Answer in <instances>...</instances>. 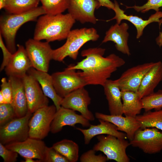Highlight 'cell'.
<instances>
[{
    "mask_svg": "<svg viewBox=\"0 0 162 162\" xmlns=\"http://www.w3.org/2000/svg\"><path fill=\"white\" fill-rule=\"evenodd\" d=\"M105 50L101 48L84 50L81 55L86 58L76 64H71L66 68L81 70L82 71L78 72L86 85L103 86L112 74L125 63L123 58L115 54L103 57Z\"/></svg>",
    "mask_w": 162,
    "mask_h": 162,
    "instance_id": "1",
    "label": "cell"
},
{
    "mask_svg": "<svg viewBox=\"0 0 162 162\" xmlns=\"http://www.w3.org/2000/svg\"><path fill=\"white\" fill-rule=\"evenodd\" d=\"M75 21L68 13L43 15L37 20L33 39L48 42L66 39Z\"/></svg>",
    "mask_w": 162,
    "mask_h": 162,
    "instance_id": "2",
    "label": "cell"
},
{
    "mask_svg": "<svg viewBox=\"0 0 162 162\" xmlns=\"http://www.w3.org/2000/svg\"><path fill=\"white\" fill-rule=\"evenodd\" d=\"M46 14L41 6L19 14H10L1 16L0 34L4 40L6 46L14 54L16 51L15 43L16 34L20 28L24 23L37 20L40 16Z\"/></svg>",
    "mask_w": 162,
    "mask_h": 162,
    "instance_id": "3",
    "label": "cell"
},
{
    "mask_svg": "<svg viewBox=\"0 0 162 162\" xmlns=\"http://www.w3.org/2000/svg\"><path fill=\"white\" fill-rule=\"evenodd\" d=\"M99 37L97 30L93 28H84L71 30L65 43L61 46L53 50L52 59L62 62L68 56L76 60L79 51L82 46L89 41L97 40Z\"/></svg>",
    "mask_w": 162,
    "mask_h": 162,
    "instance_id": "4",
    "label": "cell"
},
{
    "mask_svg": "<svg viewBox=\"0 0 162 162\" xmlns=\"http://www.w3.org/2000/svg\"><path fill=\"white\" fill-rule=\"evenodd\" d=\"M97 138L98 142L94 145L93 149L96 152H103L108 160H114L117 162L130 161L126 150L130 144L125 139L110 135H98Z\"/></svg>",
    "mask_w": 162,
    "mask_h": 162,
    "instance_id": "5",
    "label": "cell"
},
{
    "mask_svg": "<svg viewBox=\"0 0 162 162\" xmlns=\"http://www.w3.org/2000/svg\"><path fill=\"white\" fill-rule=\"evenodd\" d=\"M33 114L16 118L0 126V142L5 146L23 141L29 137V120Z\"/></svg>",
    "mask_w": 162,
    "mask_h": 162,
    "instance_id": "6",
    "label": "cell"
},
{
    "mask_svg": "<svg viewBox=\"0 0 162 162\" xmlns=\"http://www.w3.org/2000/svg\"><path fill=\"white\" fill-rule=\"evenodd\" d=\"M57 110L54 105L47 106L35 111L29 122V137L42 140L50 131L51 125Z\"/></svg>",
    "mask_w": 162,
    "mask_h": 162,
    "instance_id": "7",
    "label": "cell"
},
{
    "mask_svg": "<svg viewBox=\"0 0 162 162\" xmlns=\"http://www.w3.org/2000/svg\"><path fill=\"white\" fill-rule=\"evenodd\" d=\"M49 43L34 39H30L25 43V48L32 67L38 70L48 71L53 50Z\"/></svg>",
    "mask_w": 162,
    "mask_h": 162,
    "instance_id": "8",
    "label": "cell"
},
{
    "mask_svg": "<svg viewBox=\"0 0 162 162\" xmlns=\"http://www.w3.org/2000/svg\"><path fill=\"white\" fill-rule=\"evenodd\" d=\"M130 143L146 154L159 153L162 151V132L154 128H140L136 132Z\"/></svg>",
    "mask_w": 162,
    "mask_h": 162,
    "instance_id": "9",
    "label": "cell"
},
{
    "mask_svg": "<svg viewBox=\"0 0 162 162\" xmlns=\"http://www.w3.org/2000/svg\"><path fill=\"white\" fill-rule=\"evenodd\" d=\"M51 76L56 92L62 98L86 85L75 70L66 68L63 71L52 74Z\"/></svg>",
    "mask_w": 162,
    "mask_h": 162,
    "instance_id": "10",
    "label": "cell"
},
{
    "mask_svg": "<svg viewBox=\"0 0 162 162\" xmlns=\"http://www.w3.org/2000/svg\"><path fill=\"white\" fill-rule=\"evenodd\" d=\"M155 63L150 62L138 64L124 72L118 79L115 80L121 91L137 92L143 77Z\"/></svg>",
    "mask_w": 162,
    "mask_h": 162,
    "instance_id": "11",
    "label": "cell"
},
{
    "mask_svg": "<svg viewBox=\"0 0 162 162\" xmlns=\"http://www.w3.org/2000/svg\"><path fill=\"white\" fill-rule=\"evenodd\" d=\"M22 80L28 112L33 114L38 109L48 105V97L44 94L39 82L33 77L27 74Z\"/></svg>",
    "mask_w": 162,
    "mask_h": 162,
    "instance_id": "12",
    "label": "cell"
},
{
    "mask_svg": "<svg viewBox=\"0 0 162 162\" xmlns=\"http://www.w3.org/2000/svg\"><path fill=\"white\" fill-rule=\"evenodd\" d=\"M91 98L84 87L78 88L62 98L61 106L79 112L89 121H93L95 117L88 109Z\"/></svg>",
    "mask_w": 162,
    "mask_h": 162,
    "instance_id": "13",
    "label": "cell"
},
{
    "mask_svg": "<svg viewBox=\"0 0 162 162\" xmlns=\"http://www.w3.org/2000/svg\"><path fill=\"white\" fill-rule=\"evenodd\" d=\"M24 158L36 159L43 162L47 147L42 140L28 137L25 140L5 145Z\"/></svg>",
    "mask_w": 162,
    "mask_h": 162,
    "instance_id": "14",
    "label": "cell"
},
{
    "mask_svg": "<svg viewBox=\"0 0 162 162\" xmlns=\"http://www.w3.org/2000/svg\"><path fill=\"white\" fill-rule=\"evenodd\" d=\"M100 7L96 0H70L68 10V13L75 20L82 23L94 24L97 21L94 11Z\"/></svg>",
    "mask_w": 162,
    "mask_h": 162,
    "instance_id": "15",
    "label": "cell"
},
{
    "mask_svg": "<svg viewBox=\"0 0 162 162\" xmlns=\"http://www.w3.org/2000/svg\"><path fill=\"white\" fill-rule=\"evenodd\" d=\"M77 124L84 127H89V121L82 115L76 113L75 111L61 106L57 110L52 122L50 132L56 134L60 132L65 126L75 127Z\"/></svg>",
    "mask_w": 162,
    "mask_h": 162,
    "instance_id": "16",
    "label": "cell"
},
{
    "mask_svg": "<svg viewBox=\"0 0 162 162\" xmlns=\"http://www.w3.org/2000/svg\"><path fill=\"white\" fill-rule=\"evenodd\" d=\"M17 46L16 51L13 54L4 70L8 77L22 78L32 66L25 47L20 44H17Z\"/></svg>",
    "mask_w": 162,
    "mask_h": 162,
    "instance_id": "17",
    "label": "cell"
},
{
    "mask_svg": "<svg viewBox=\"0 0 162 162\" xmlns=\"http://www.w3.org/2000/svg\"><path fill=\"white\" fill-rule=\"evenodd\" d=\"M95 116L98 119L106 121L115 125L118 130L125 133L130 141L133 139L136 132L141 128L140 124L136 117L108 115L99 112H95Z\"/></svg>",
    "mask_w": 162,
    "mask_h": 162,
    "instance_id": "18",
    "label": "cell"
},
{
    "mask_svg": "<svg viewBox=\"0 0 162 162\" xmlns=\"http://www.w3.org/2000/svg\"><path fill=\"white\" fill-rule=\"evenodd\" d=\"M114 7L113 10L115 12V16L107 21L115 19L116 23L120 24L123 20L129 21L135 26L136 29L137 39L139 38L142 36L144 29L148 25L153 22H157L158 23L160 19L162 18V12L158 11L151 15L148 20H144L137 16L126 15L125 14L124 11L120 8L116 0L114 1Z\"/></svg>",
    "mask_w": 162,
    "mask_h": 162,
    "instance_id": "19",
    "label": "cell"
},
{
    "mask_svg": "<svg viewBox=\"0 0 162 162\" xmlns=\"http://www.w3.org/2000/svg\"><path fill=\"white\" fill-rule=\"evenodd\" d=\"M128 25L125 22L121 24L116 23L112 26L106 32L102 43L112 41L115 44L117 50L129 56L130 52L128 45L129 35L128 31Z\"/></svg>",
    "mask_w": 162,
    "mask_h": 162,
    "instance_id": "20",
    "label": "cell"
},
{
    "mask_svg": "<svg viewBox=\"0 0 162 162\" xmlns=\"http://www.w3.org/2000/svg\"><path fill=\"white\" fill-rule=\"evenodd\" d=\"M100 123L97 125L91 124L88 128L83 129L79 128L76 129L80 131L84 137L85 144L88 145L92 139L100 135H110L121 139L127 138L126 134L119 132L117 127L112 123L101 119H98Z\"/></svg>",
    "mask_w": 162,
    "mask_h": 162,
    "instance_id": "21",
    "label": "cell"
},
{
    "mask_svg": "<svg viewBox=\"0 0 162 162\" xmlns=\"http://www.w3.org/2000/svg\"><path fill=\"white\" fill-rule=\"evenodd\" d=\"M12 86L11 103L18 118L25 116L28 112L27 103L22 78L10 76L8 79Z\"/></svg>",
    "mask_w": 162,
    "mask_h": 162,
    "instance_id": "22",
    "label": "cell"
},
{
    "mask_svg": "<svg viewBox=\"0 0 162 162\" xmlns=\"http://www.w3.org/2000/svg\"><path fill=\"white\" fill-rule=\"evenodd\" d=\"M27 74L32 76L38 81L44 94L52 100L57 110H58L61 106V103L63 98L56 92L51 75L47 72L38 70L33 67L28 70Z\"/></svg>",
    "mask_w": 162,
    "mask_h": 162,
    "instance_id": "23",
    "label": "cell"
},
{
    "mask_svg": "<svg viewBox=\"0 0 162 162\" xmlns=\"http://www.w3.org/2000/svg\"><path fill=\"white\" fill-rule=\"evenodd\" d=\"M162 80V62H155L153 67L143 77L139 88L137 93L142 99L153 92Z\"/></svg>",
    "mask_w": 162,
    "mask_h": 162,
    "instance_id": "24",
    "label": "cell"
},
{
    "mask_svg": "<svg viewBox=\"0 0 162 162\" xmlns=\"http://www.w3.org/2000/svg\"><path fill=\"white\" fill-rule=\"evenodd\" d=\"M103 87L110 115H122V92L115 80H108Z\"/></svg>",
    "mask_w": 162,
    "mask_h": 162,
    "instance_id": "25",
    "label": "cell"
},
{
    "mask_svg": "<svg viewBox=\"0 0 162 162\" xmlns=\"http://www.w3.org/2000/svg\"><path fill=\"white\" fill-rule=\"evenodd\" d=\"M123 114L135 118L143 109L142 99L137 93L130 91H121Z\"/></svg>",
    "mask_w": 162,
    "mask_h": 162,
    "instance_id": "26",
    "label": "cell"
},
{
    "mask_svg": "<svg viewBox=\"0 0 162 162\" xmlns=\"http://www.w3.org/2000/svg\"><path fill=\"white\" fill-rule=\"evenodd\" d=\"M69 162H76L78 159L79 147L72 140L64 139L57 142L52 146Z\"/></svg>",
    "mask_w": 162,
    "mask_h": 162,
    "instance_id": "27",
    "label": "cell"
},
{
    "mask_svg": "<svg viewBox=\"0 0 162 162\" xmlns=\"http://www.w3.org/2000/svg\"><path fill=\"white\" fill-rule=\"evenodd\" d=\"M136 118L140 124L141 128H154L162 131V109L145 112Z\"/></svg>",
    "mask_w": 162,
    "mask_h": 162,
    "instance_id": "28",
    "label": "cell"
},
{
    "mask_svg": "<svg viewBox=\"0 0 162 162\" xmlns=\"http://www.w3.org/2000/svg\"><path fill=\"white\" fill-rule=\"evenodd\" d=\"M40 0H6L4 8L9 14L24 13L38 7Z\"/></svg>",
    "mask_w": 162,
    "mask_h": 162,
    "instance_id": "29",
    "label": "cell"
},
{
    "mask_svg": "<svg viewBox=\"0 0 162 162\" xmlns=\"http://www.w3.org/2000/svg\"><path fill=\"white\" fill-rule=\"evenodd\" d=\"M46 14L56 15L68 9L70 0H40Z\"/></svg>",
    "mask_w": 162,
    "mask_h": 162,
    "instance_id": "30",
    "label": "cell"
},
{
    "mask_svg": "<svg viewBox=\"0 0 162 162\" xmlns=\"http://www.w3.org/2000/svg\"><path fill=\"white\" fill-rule=\"evenodd\" d=\"M142 99L143 109L145 112L153 109L158 110L162 109V90L154 92Z\"/></svg>",
    "mask_w": 162,
    "mask_h": 162,
    "instance_id": "31",
    "label": "cell"
},
{
    "mask_svg": "<svg viewBox=\"0 0 162 162\" xmlns=\"http://www.w3.org/2000/svg\"><path fill=\"white\" fill-rule=\"evenodd\" d=\"M17 117L11 104H0V126L4 125Z\"/></svg>",
    "mask_w": 162,
    "mask_h": 162,
    "instance_id": "32",
    "label": "cell"
},
{
    "mask_svg": "<svg viewBox=\"0 0 162 162\" xmlns=\"http://www.w3.org/2000/svg\"><path fill=\"white\" fill-rule=\"evenodd\" d=\"M126 8H133L137 12L145 13L151 10L156 12L159 11L162 7V0H148L147 2L141 6L135 5L132 6H126Z\"/></svg>",
    "mask_w": 162,
    "mask_h": 162,
    "instance_id": "33",
    "label": "cell"
},
{
    "mask_svg": "<svg viewBox=\"0 0 162 162\" xmlns=\"http://www.w3.org/2000/svg\"><path fill=\"white\" fill-rule=\"evenodd\" d=\"M96 151L91 149L83 153L80 158L81 162H106L108 160L106 155H96Z\"/></svg>",
    "mask_w": 162,
    "mask_h": 162,
    "instance_id": "34",
    "label": "cell"
},
{
    "mask_svg": "<svg viewBox=\"0 0 162 162\" xmlns=\"http://www.w3.org/2000/svg\"><path fill=\"white\" fill-rule=\"evenodd\" d=\"M43 162H69L68 160L52 146L47 147Z\"/></svg>",
    "mask_w": 162,
    "mask_h": 162,
    "instance_id": "35",
    "label": "cell"
},
{
    "mask_svg": "<svg viewBox=\"0 0 162 162\" xmlns=\"http://www.w3.org/2000/svg\"><path fill=\"white\" fill-rule=\"evenodd\" d=\"M1 90L5 101V103L11 104L12 101V91L11 84L10 81L5 77L2 78L1 80Z\"/></svg>",
    "mask_w": 162,
    "mask_h": 162,
    "instance_id": "36",
    "label": "cell"
},
{
    "mask_svg": "<svg viewBox=\"0 0 162 162\" xmlns=\"http://www.w3.org/2000/svg\"><path fill=\"white\" fill-rule=\"evenodd\" d=\"M18 154L16 152L8 148L0 142V156L4 162H15L17 160Z\"/></svg>",
    "mask_w": 162,
    "mask_h": 162,
    "instance_id": "37",
    "label": "cell"
},
{
    "mask_svg": "<svg viewBox=\"0 0 162 162\" xmlns=\"http://www.w3.org/2000/svg\"><path fill=\"white\" fill-rule=\"evenodd\" d=\"M0 47L2 50L3 55V60L0 68V71H1L4 69L5 67L8 64L13 54L10 51L6 45L4 44L2 37L0 34Z\"/></svg>",
    "mask_w": 162,
    "mask_h": 162,
    "instance_id": "38",
    "label": "cell"
},
{
    "mask_svg": "<svg viewBox=\"0 0 162 162\" xmlns=\"http://www.w3.org/2000/svg\"><path fill=\"white\" fill-rule=\"evenodd\" d=\"M99 3L100 7H106L109 9L113 10L114 7V3L110 0H96Z\"/></svg>",
    "mask_w": 162,
    "mask_h": 162,
    "instance_id": "39",
    "label": "cell"
},
{
    "mask_svg": "<svg viewBox=\"0 0 162 162\" xmlns=\"http://www.w3.org/2000/svg\"><path fill=\"white\" fill-rule=\"evenodd\" d=\"M158 23L160 27L162 23V19L160 20ZM156 41L157 44L159 47L162 46V32H160L159 36L156 39Z\"/></svg>",
    "mask_w": 162,
    "mask_h": 162,
    "instance_id": "40",
    "label": "cell"
},
{
    "mask_svg": "<svg viewBox=\"0 0 162 162\" xmlns=\"http://www.w3.org/2000/svg\"><path fill=\"white\" fill-rule=\"evenodd\" d=\"M24 158L25 161L23 162H40L39 160H34V159L30 158Z\"/></svg>",
    "mask_w": 162,
    "mask_h": 162,
    "instance_id": "41",
    "label": "cell"
},
{
    "mask_svg": "<svg viewBox=\"0 0 162 162\" xmlns=\"http://www.w3.org/2000/svg\"><path fill=\"white\" fill-rule=\"evenodd\" d=\"M6 0H0V9L4 8Z\"/></svg>",
    "mask_w": 162,
    "mask_h": 162,
    "instance_id": "42",
    "label": "cell"
},
{
    "mask_svg": "<svg viewBox=\"0 0 162 162\" xmlns=\"http://www.w3.org/2000/svg\"><path fill=\"white\" fill-rule=\"evenodd\" d=\"M4 103H5L4 98L2 93L0 92V104Z\"/></svg>",
    "mask_w": 162,
    "mask_h": 162,
    "instance_id": "43",
    "label": "cell"
}]
</instances>
